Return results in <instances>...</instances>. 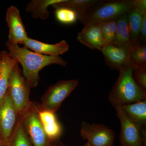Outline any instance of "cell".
<instances>
[{
  "mask_svg": "<svg viewBox=\"0 0 146 146\" xmlns=\"http://www.w3.org/2000/svg\"><path fill=\"white\" fill-rule=\"evenodd\" d=\"M146 39V13L143 16V21L141 25L140 35H139V42L142 44V42L145 43Z\"/></svg>",
  "mask_w": 146,
  "mask_h": 146,
  "instance_id": "26",
  "label": "cell"
},
{
  "mask_svg": "<svg viewBox=\"0 0 146 146\" xmlns=\"http://www.w3.org/2000/svg\"><path fill=\"white\" fill-rule=\"evenodd\" d=\"M0 146H3V142L1 137H0Z\"/></svg>",
  "mask_w": 146,
  "mask_h": 146,
  "instance_id": "30",
  "label": "cell"
},
{
  "mask_svg": "<svg viewBox=\"0 0 146 146\" xmlns=\"http://www.w3.org/2000/svg\"><path fill=\"white\" fill-rule=\"evenodd\" d=\"M129 63L134 67L146 66V46L141 43L133 44L130 49Z\"/></svg>",
  "mask_w": 146,
  "mask_h": 146,
  "instance_id": "22",
  "label": "cell"
},
{
  "mask_svg": "<svg viewBox=\"0 0 146 146\" xmlns=\"http://www.w3.org/2000/svg\"><path fill=\"white\" fill-rule=\"evenodd\" d=\"M143 15L138 8L135 7L126 13L131 37L133 44L140 43L139 35Z\"/></svg>",
  "mask_w": 146,
  "mask_h": 146,
  "instance_id": "20",
  "label": "cell"
},
{
  "mask_svg": "<svg viewBox=\"0 0 146 146\" xmlns=\"http://www.w3.org/2000/svg\"><path fill=\"white\" fill-rule=\"evenodd\" d=\"M78 84V80H61L49 86L42 97L40 107L43 109L56 112Z\"/></svg>",
  "mask_w": 146,
  "mask_h": 146,
  "instance_id": "5",
  "label": "cell"
},
{
  "mask_svg": "<svg viewBox=\"0 0 146 146\" xmlns=\"http://www.w3.org/2000/svg\"><path fill=\"white\" fill-rule=\"evenodd\" d=\"M80 136L93 146H114L115 133L107 126L82 122Z\"/></svg>",
  "mask_w": 146,
  "mask_h": 146,
  "instance_id": "9",
  "label": "cell"
},
{
  "mask_svg": "<svg viewBox=\"0 0 146 146\" xmlns=\"http://www.w3.org/2000/svg\"><path fill=\"white\" fill-rule=\"evenodd\" d=\"M31 89L17 62L11 72L7 92L20 117L30 109L33 104V102L30 99Z\"/></svg>",
  "mask_w": 146,
  "mask_h": 146,
  "instance_id": "4",
  "label": "cell"
},
{
  "mask_svg": "<svg viewBox=\"0 0 146 146\" xmlns=\"http://www.w3.org/2000/svg\"><path fill=\"white\" fill-rule=\"evenodd\" d=\"M83 146H93L91 145H90V144L89 143H88V142H87V143H85L84 144V145Z\"/></svg>",
  "mask_w": 146,
  "mask_h": 146,
  "instance_id": "29",
  "label": "cell"
},
{
  "mask_svg": "<svg viewBox=\"0 0 146 146\" xmlns=\"http://www.w3.org/2000/svg\"><path fill=\"white\" fill-rule=\"evenodd\" d=\"M99 0H64L61 2L54 4L51 6L54 9L65 7L73 9L78 14L80 21L84 16L101 2Z\"/></svg>",
  "mask_w": 146,
  "mask_h": 146,
  "instance_id": "18",
  "label": "cell"
},
{
  "mask_svg": "<svg viewBox=\"0 0 146 146\" xmlns=\"http://www.w3.org/2000/svg\"><path fill=\"white\" fill-rule=\"evenodd\" d=\"M127 118L143 129L146 126V99L120 107Z\"/></svg>",
  "mask_w": 146,
  "mask_h": 146,
  "instance_id": "15",
  "label": "cell"
},
{
  "mask_svg": "<svg viewBox=\"0 0 146 146\" xmlns=\"http://www.w3.org/2000/svg\"><path fill=\"white\" fill-rule=\"evenodd\" d=\"M38 115L46 135L51 142L58 141L62 135V128L55 112L42 109L39 105Z\"/></svg>",
  "mask_w": 146,
  "mask_h": 146,
  "instance_id": "13",
  "label": "cell"
},
{
  "mask_svg": "<svg viewBox=\"0 0 146 146\" xmlns=\"http://www.w3.org/2000/svg\"><path fill=\"white\" fill-rule=\"evenodd\" d=\"M17 62L9 56L8 52L2 51L0 61V100L7 92L11 72Z\"/></svg>",
  "mask_w": 146,
  "mask_h": 146,
  "instance_id": "16",
  "label": "cell"
},
{
  "mask_svg": "<svg viewBox=\"0 0 146 146\" xmlns=\"http://www.w3.org/2000/svg\"><path fill=\"white\" fill-rule=\"evenodd\" d=\"M112 44L125 48H130L133 44L131 37L126 13L117 19L116 36Z\"/></svg>",
  "mask_w": 146,
  "mask_h": 146,
  "instance_id": "19",
  "label": "cell"
},
{
  "mask_svg": "<svg viewBox=\"0 0 146 146\" xmlns=\"http://www.w3.org/2000/svg\"><path fill=\"white\" fill-rule=\"evenodd\" d=\"M39 105L33 102L32 106L20 117L33 146H48L51 142L45 133L38 115Z\"/></svg>",
  "mask_w": 146,
  "mask_h": 146,
  "instance_id": "6",
  "label": "cell"
},
{
  "mask_svg": "<svg viewBox=\"0 0 146 146\" xmlns=\"http://www.w3.org/2000/svg\"><path fill=\"white\" fill-rule=\"evenodd\" d=\"M48 146H69L67 145H64L61 142H59L58 141H56V142H52Z\"/></svg>",
  "mask_w": 146,
  "mask_h": 146,
  "instance_id": "28",
  "label": "cell"
},
{
  "mask_svg": "<svg viewBox=\"0 0 146 146\" xmlns=\"http://www.w3.org/2000/svg\"><path fill=\"white\" fill-rule=\"evenodd\" d=\"M55 9L56 20L61 23L71 25L74 23L79 20L78 14L72 9L65 7H60Z\"/></svg>",
  "mask_w": 146,
  "mask_h": 146,
  "instance_id": "23",
  "label": "cell"
},
{
  "mask_svg": "<svg viewBox=\"0 0 146 146\" xmlns=\"http://www.w3.org/2000/svg\"><path fill=\"white\" fill-rule=\"evenodd\" d=\"M5 45L9 56L20 63L23 68L24 78L31 88L38 85L39 72L48 65L56 64L65 67L68 63L60 56L44 55L33 51L18 44H13L7 41Z\"/></svg>",
  "mask_w": 146,
  "mask_h": 146,
  "instance_id": "1",
  "label": "cell"
},
{
  "mask_svg": "<svg viewBox=\"0 0 146 146\" xmlns=\"http://www.w3.org/2000/svg\"><path fill=\"white\" fill-rule=\"evenodd\" d=\"M135 7L138 8L143 14L146 13V0H135Z\"/></svg>",
  "mask_w": 146,
  "mask_h": 146,
  "instance_id": "27",
  "label": "cell"
},
{
  "mask_svg": "<svg viewBox=\"0 0 146 146\" xmlns=\"http://www.w3.org/2000/svg\"><path fill=\"white\" fill-rule=\"evenodd\" d=\"M121 126L120 141L121 146L146 145V129L141 128L126 116L121 107L115 108Z\"/></svg>",
  "mask_w": 146,
  "mask_h": 146,
  "instance_id": "8",
  "label": "cell"
},
{
  "mask_svg": "<svg viewBox=\"0 0 146 146\" xmlns=\"http://www.w3.org/2000/svg\"><path fill=\"white\" fill-rule=\"evenodd\" d=\"M23 45L24 47L35 52L51 56H59L67 52L70 48L65 40L56 44H49L29 37Z\"/></svg>",
  "mask_w": 146,
  "mask_h": 146,
  "instance_id": "12",
  "label": "cell"
},
{
  "mask_svg": "<svg viewBox=\"0 0 146 146\" xmlns=\"http://www.w3.org/2000/svg\"><path fill=\"white\" fill-rule=\"evenodd\" d=\"M5 146H33L20 117L13 133Z\"/></svg>",
  "mask_w": 146,
  "mask_h": 146,
  "instance_id": "21",
  "label": "cell"
},
{
  "mask_svg": "<svg viewBox=\"0 0 146 146\" xmlns=\"http://www.w3.org/2000/svg\"><path fill=\"white\" fill-rule=\"evenodd\" d=\"M133 70L134 66L129 62L119 70V77L108 96V100L115 108L146 99V92L133 79Z\"/></svg>",
  "mask_w": 146,
  "mask_h": 146,
  "instance_id": "2",
  "label": "cell"
},
{
  "mask_svg": "<svg viewBox=\"0 0 146 146\" xmlns=\"http://www.w3.org/2000/svg\"><path fill=\"white\" fill-rule=\"evenodd\" d=\"M117 20H110L99 24L104 45L114 43L117 30Z\"/></svg>",
  "mask_w": 146,
  "mask_h": 146,
  "instance_id": "24",
  "label": "cell"
},
{
  "mask_svg": "<svg viewBox=\"0 0 146 146\" xmlns=\"http://www.w3.org/2000/svg\"><path fill=\"white\" fill-rule=\"evenodd\" d=\"M133 76L136 84L146 92V66L134 67Z\"/></svg>",
  "mask_w": 146,
  "mask_h": 146,
  "instance_id": "25",
  "label": "cell"
},
{
  "mask_svg": "<svg viewBox=\"0 0 146 146\" xmlns=\"http://www.w3.org/2000/svg\"><path fill=\"white\" fill-rule=\"evenodd\" d=\"M141 146H146L145 145H143Z\"/></svg>",
  "mask_w": 146,
  "mask_h": 146,
  "instance_id": "32",
  "label": "cell"
},
{
  "mask_svg": "<svg viewBox=\"0 0 146 146\" xmlns=\"http://www.w3.org/2000/svg\"><path fill=\"white\" fill-rule=\"evenodd\" d=\"M100 2L85 16L80 22L84 26L117 20L135 7V0H115Z\"/></svg>",
  "mask_w": 146,
  "mask_h": 146,
  "instance_id": "3",
  "label": "cell"
},
{
  "mask_svg": "<svg viewBox=\"0 0 146 146\" xmlns=\"http://www.w3.org/2000/svg\"><path fill=\"white\" fill-rule=\"evenodd\" d=\"M20 117L7 92L0 100V137L5 146L13 133Z\"/></svg>",
  "mask_w": 146,
  "mask_h": 146,
  "instance_id": "7",
  "label": "cell"
},
{
  "mask_svg": "<svg viewBox=\"0 0 146 146\" xmlns=\"http://www.w3.org/2000/svg\"><path fill=\"white\" fill-rule=\"evenodd\" d=\"M131 48L110 44L104 45L101 51L106 64L113 70H119L122 66L129 62Z\"/></svg>",
  "mask_w": 146,
  "mask_h": 146,
  "instance_id": "11",
  "label": "cell"
},
{
  "mask_svg": "<svg viewBox=\"0 0 146 146\" xmlns=\"http://www.w3.org/2000/svg\"><path fill=\"white\" fill-rule=\"evenodd\" d=\"M64 0H31L26 7L25 11L30 13L35 19L46 20L48 18L50 13L48 7L54 4L63 1Z\"/></svg>",
  "mask_w": 146,
  "mask_h": 146,
  "instance_id": "17",
  "label": "cell"
},
{
  "mask_svg": "<svg viewBox=\"0 0 146 146\" xmlns=\"http://www.w3.org/2000/svg\"><path fill=\"white\" fill-rule=\"evenodd\" d=\"M1 55L2 51H0V61H1Z\"/></svg>",
  "mask_w": 146,
  "mask_h": 146,
  "instance_id": "31",
  "label": "cell"
},
{
  "mask_svg": "<svg viewBox=\"0 0 146 146\" xmlns=\"http://www.w3.org/2000/svg\"><path fill=\"white\" fill-rule=\"evenodd\" d=\"M79 42L91 49L101 51L104 46L101 31L99 25L85 26L77 37Z\"/></svg>",
  "mask_w": 146,
  "mask_h": 146,
  "instance_id": "14",
  "label": "cell"
},
{
  "mask_svg": "<svg viewBox=\"0 0 146 146\" xmlns=\"http://www.w3.org/2000/svg\"><path fill=\"white\" fill-rule=\"evenodd\" d=\"M6 20L9 28L8 41L13 44H23L28 38L19 9L15 6L9 7Z\"/></svg>",
  "mask_w": 146,
  "mask_h": 146,
  "instance_id": "10",
  "label": "cell"
}]
</instances>
